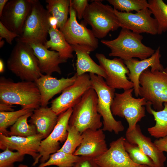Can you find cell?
Returning <instances> with one entry per match:
<instances>
[{"label": "cell", "mask_w": 167, "mask_h": 167, "mask_svg": "<svg viewBox=\"0 0 167 167\" xmlns=\"http://www.w3.org/2000/svg\"><path fill=\"white\" fill-rule=\"evenodd\" d=\"M134 88L124 91L121 93H115L111 106L113 115L125 118L128 124L127 131L134 129L137 123L145 116V98H135L133 96Z\"/></svg>", "instance_id": "cell-9"}, {"label": "cell", "mask_w": 167, "mask_h": 167, "mask_svg": "<svg viewBox=\"0 0 167 167\" xmlns=\"http://www.w3.org/2000/svg\"><path fill=\"white\" fill-rule=\"evenodd\" d=\"M70 17L60 30L66 41L71 45H79L88 47L92 51L98 46V41L92 30L83 24H79L76 19V12L70 5Z\"/></svg>", "instance_id": "cell-11"}, {"label": "cell", "mask_w": 167, "mask_h": 167, "mask_svg": "<svg viewBox=\"0 0 167 167\" xmlns=\"http://www.w3.org/2000/svg\"><path fill=\"white\" fill-rule=\"evenodd\" d=\"M143 36L122 28L118 37L111 40H102L101 42L110 50L109 55L126 61L133 58L143 60L151 56L155 50L142 42Z\"/></svg>", "instance_id": "cell-2"}, {"label": "cell", "mask_w": 167, "mask_h": 167, "mask_svg": "<svg viewBox=\"0 0 167 167\" xmlns=\"http://www.w3.org/2000/svg\"><path fill=\"white\" fill-rule=\"evenodd\" d=\"M160 49L159 47L154 53L148 58L140 60L136 58H133L124 61L130 73L127 75L128 78L134 84V92L136 97L139 96V79L141 73L148 68H150L152 71H162L165 69L160 62L161 54Z\"/></svg>", "instance_id": "cell-18"}, {"label": "cell", "mask_w": 167, "mask_h": 167, "mask_svg": "<svg viewBox=\"0 0 167 167\" xmlns=\"http://www.w3.org/2000/svg\"><path fill=\"white\" fill-rule=\"evenodd\" d=\"M51 15L38 0H33L31 12L27 17L21 35L16 41L44 45L51 28L49 19Z\"/></svg>", "instance_id": "cell-5"}, {"label": "cell", "mask_w": 167, "mask_h": 167, "mask_svg": "<svg viewBox=\"0 0 167 167\" xmlns=\"http://www.w3.org/2000/svg\"><path fill=\"white\" fill-rule=\"evenodd\" d=\"M91 88L89 75L86 73L77 76L72 85L65 89L59 96L52 100L50 108L59 115L68 109L73 108L85 92Z\"/></svg>", "instance_id": "cell-14"}, {"label": "cell", "mask_w": 167, "mask_h": 167, "mask_svg": "<svg viewBox=\"0 0 167 167\" xmlns=\"http://www.w3.org/2000/svg\"><path fill=\"white\" fill-rule=\"evenodd\" d=\"M0 101L22 108L35 109L41 106V95L34 82H15L3 76L0 78Z\"/></svg>", "instance_id": "cell-1"}, {"label": "cell", "mask_w": 167, "mask_h": 167, "mask_svg": "<svg viewBox=\"0 0 167 167\" xmlns=\"http://www.w3.org/2000/svg\"><path fill=\"white\" fill-rule=\"evenodd\" d=\"M49 34L50 39L44 45L45 47L47 49L50 48L51 50L56 51L60 57L66 61L68 59L73 57L72 46L66 41L58 28L51 27Z\"/></svg>", "instance_id": "cell-25"}, {"label": "cell", "mask_w": 167, "mask_h": 167, "mask_svg": "<svg viewBox=\"0 0 167 167\" xmlns=\"http://www.w3.org/2000/svg\"><path fill=\"white\" fill-rule=\"evenodd\" d=\"M95 56L105 73V81L109 87L124 91L134 88V84L126 76L130 72L123 60L116 58L110 59L101 53H97Z\"/></svg>", "instance_id": "cell-10"}, {"label": "cell", "mask_w": 167, "mask_h": 167, "mask_svg": "<svg viewBox=\"0 0 167 167\" xmlns=\"http://www.w3.org/2000/svg\"><path fill=\"white\" fill-rule=\"evenodd\" d=\"M150 103L147 101L146 109L149 113L152 115L155 121V125L148 128L150 135L159 139L167 136V102L164 103V108L157 111L152 108Z\"/></svg>", "instance_id": "cell-26"}, {"label": "cell", "mask_w": 167, "mask_h": 167, "mask_svg": "<svg viewBox=\"0 0 167 167\" xmlns=\"http://www.w3.org/2000/svg\"><path fill=\"white\" fill-rule=\"evenodd\" d=\"M34 109L22 108L10 112H0V133L8 136L7 129L12 126L21 117L33 111Z\"/></svg>", "instance_id": "cell-31"}, {"label": "cell", "mask_w": 167, "mask_h": 167, "mask_svg": "<svg viewBox=\"0 0 167 167\" xmlns=\"http://www.w3.org/2000/svg\"><path fill=\"white\" fill-rule=\"evenodd\" d=\"M49 21L51 27L58 28L57 21L54 17L51 15L49 18Z\"/></svg>", "instance_id": "cell-41"}, {"label": "cell", "mask_w": 167, "mask_h": 167, "mask_svg": "<svg viewBox=\"0 0 167 167\" xmlns=\"http://www.w3.org/2000/svg\"><path fill=\"white\" fill-rule=\"evenodd\" d=\"M89 75L92 87L98 97L97 108L103 119L102 129L104 131L113 132L118 134L124 130V127L121 121L115 119L111 110L115 89L109 87L103 77L92 73Z\"/></svg>", "instance_id": "cell-7"}, {"label": "cell", "mask_w": 167, "mask_h": 167, "mask_svg": "<svg viewBox=\"0 0 167 167\" xmlns=\"http://www.w3.org/2000/svg\"><path fill=\"white\" fill-rule=\"evenodd\" d=\"M33 111L19 118L11 126L10 130L8 131V136L28 137L37 134L35 126L30 124H29L28 122V119L30 117Z\"/></svg>", "instance_id": "cell-29"}, {"label": "cell", "mask_w": 167, "mask_h": 167, "mask_svg": "<svg viewBox=\"0 0 167 167\" xmlns=\"http://www.w3.org/2000/svg\"><path fill=\"white\" fill-rule=\"evenodd\" d=\"M113 8L119 11L127 13L133 11L137 12L148 8L149 4L146 0H108Z\"/></svg>", "instance_id": "cell-32"}, {"label": "cell", "mask_w": 167, "mask_h": 167, "mask_svg": "<svg viewBox=\"0 0 167 167\" xmlns=\"http://www.w3.org/2000/svg\"><path fill=\"white\" fill-rule=\"evenodd\" d=\"M43 139V136L39 133L28 137L6 136L0 133V148L4 150L8 148L24 155H30L34 160L32 165L34 166L38 162V151Z\"/></svg>", "instance_id": "cell-17"}, {"label": "cell", "mask_w": 167, "mask_h": 167, "mask_svg": "<svg viewBox=\"0 0 167 167\" xmlns=\"http://www.w3.org/2000/svg\"><path fill=\"white\" fill-rule=\"evenodd\" d=\"M73 111L70 108L59 115L56 125L50 134L42 140L38 151V160L41 163L46 161L51 154L61 148L60 143L65 141L68 135L69 121Z\"/></svg>", "instance_id": "cell-13"}, {"label": "cell", "mask_w": 167, "mask_h": 167, "mask_svg": "<svg viewBox=\"0 0 167 167\" xmlns=\"http://www.w3.org/2000/svg\"><path fill=\"white\" fill-rule=\"evenodd\" d=\"M77 77L75 74L70 78L58 79L50 75L42 74L34 82L40 92L41 106H47L49 101L54 96L72 85Z\"/></svg>", "instance_id": "cell-20"}, {"label": "cell", "mask_w": 167, "mask_h": 167, "mask_svg": "<svg viewBox=\"0 0 167 167\" xmlns=\"http://www.w3.org/2000/svg\"><path fill=\"white\" fill-rule=\"evenodd\" d=\"M58 116L50 107L41 106L34 110L29 122L35 126L37 133L42 135L44 139L53 130L57 123Z\"/></svg>", "instance_id": "cell-23"}, {"label": "cell", "mask_w": 167, "mask_h": 167, "mask_svg": "<svg viewBox=\"0 0 167 167\" xmlns=\"http://www.w3.org/2000/svg\"><path fill=\"white\" fill-rule=\"evenodd\" d=\"M19 36V35L9 30L0 21V41L4 38L8 44L11 45L14 39Z\"/></svg>", "instance_id": "cell-37"}, {"label": "cell", "mask_w": 167, "mask_h": 167, "mask_svg": "<svg viewBox=\"0 0 167 167\" xmlns=\"http://www.w3.org/2000/svg\"><path fill=\"white\" fill-rule=\"evenodd\" d=\"M83 19L91 26L97 39L104 38L109 32L120 28L113 8L101 1L95 0L88 4Z\"/></svg>", "instance_id": "cell-8"}, {"label": "cell", "mask_w": 167, "mask_h": 167, "mask_svg": "<svg viewBox=\"0 0 167 167\" xmlns=\"http://www.w3.org/2000/svg\"><path fill=\"white\" fill-rule=\"evenodd\" d=\"M125 139L122 136L112 141L105 153L93 158L98 167H148L137 164L131 160L125 148Z\"/></svg>", "instance_id": "cell-16"}, {"label": "cell", "mask_w": 167, "mask_h": 167, "mask_svg": "<svg viewBox=\"0 0 167 167\" xmlns=\"http://www.w3.org/2000/svg\"><path fill=\"white\" fill-rule=\"evenodd\" d=\"M5 43L4 41L3 40H1L0 41V47L2 48L4 45Z\"/></svg>", "instance_id": "cell-44"}, {"label": "cell", "mask_w": 167, "mask_h": 167, "mask_svg": "<svg viewBox=\"0 0 167 167\" xmlns=\"http://www.w3.org/2000/svg\"><path fill=\"white\" fill-rule=\"evenodd\" d=\"M5 71V66L4 62L2 60L0 59V72L1 73H3Z\"/></svg>", "instance_id": "cell-43"}, {"label": "cell", "mask_w": 167, "mask_h": 167, "mask_svg": "<svg viewBox=\"0 0 167 167\" xmlns=\"http://www.w3.org/2000/svg\"><path fill=\"white\" fill-rule=\"evenodd\" d=\"M8 0H0V17L1 16L4 8Z\"/></svg>", "instance_id": "cell-42"}, {"label": "cell", "mask_w": 167, "mask_h": 167, "mask_svg": "<svg viewBox=\"0 0 167 167\" xmlns=\"http://www.w3.org/2000/svg\"><path fill=\"white\" fill-rule=\"evenodd\" d=\"M97 101L96 92L92 88H90L73 108L69 125L75 127L81 134L88 129H101L103 123L97 110Z\"/></svg>", "instance_id": "cell-4"}, {"label": "cell", "mask_w": 167, "mask_h": 167, "mask_svg": "<svg viewBox=\"0 0 167 167\" xmlns=\"http://www.w3.org/2000/svg\"><path fill=\"white\" fill-rule=\"evenodd\" d=\"M80 157V156H75L73 154L57 151L51 154L46 161L41 163L38 167L51 165H56L58 167H73Z\"/></svg>", "instance_id": "cell-30"}, {"label": "cell", "mask_w": 167, "mask_h": 167, "mask_svg": "<svg viewBox=\"0 0 167 167\" xmlns=\"http://www.w3.org/2000/svg\"><path fill=\"white\" fill-rule=\"evenodd\" d=\"M148 8L156 19L157 34L167 31V4L162 0H149Z\"/></svg>", "instance_id": "cell-28"}, {"label": "cell", "mask_w": 167, "mask_h": 167, "mask_svg": "<svg viewBox=\"0 0 167 167\" xmlns=\"http://www.w3.org/2000/svg\"><path fill=\"white\" fill-rule=\"evenodd\" d=\"M82 134V142L73 153L74 155L94 158L102 155L108 149L102 129H88Z\"/></svg>", "instance_id": "cell-19"}, {"label": "cell", "mask_w": 167, "mask_h": 167, "mask_svg": "<svg viewBox=\"0 0 167 167\" xmlns=\"http://www.w3.org/2000/svg\"><path fill=\"white\" fill-rule=\"evenodd\" d=\"M71 45L77 55L75 74L77 76L88 72L106 78V75L104 70L90 57L89 53L92 52L90 49L79 45Z\"/></svg>", "instance_id": "cell-24"}, {"label": "cell", "mask_w": 167, "mask_h": 167, "mask_svg": "<svg viewBox=\"0 0 167 167\" xmlns=\"http://www.w3.org/2000/svg\"><path fill=\"white\" fill-rule=\"evenodd\" d=\"M114 12L118 25L122 28L126 29L139 34H157L156 21L152 16V13L148 8L135 13L120 12L115 9Z\"/></svg>", "instance_id": "cell-12"}, {"label": "cell", "mask_w": 167, "mask_h": 167, "mask_svg": "<svg viewBox=\"0 0 167 167\" xmlns=\"http://www.w3.org/2000/svg\"><path fill=\"white\" fill-rule=\"evenodd\" d=\"M139 96L150 103L153 109L159 111L167 102V67L162 71H144L139 79Z\"/></svg>", "instance_id": "cell-6"}, {"label": "cell", "mask_w": 167, "mask_h": 167, "mask_svg": "<svg viewBox=\"0 0 167 167\" xmlns=\"http://www.w3.org/2000/svg\"><path fill=\"white\" fill-rule=\"evenodd\" d=\"M67 138L63 145L58 151L73 154L81 143L83 139L82 134L75 127L69 125Z\"/></svg>", "instance_id": "cell-34"}, {"label": "cell", "mask_w": 167, "mask_h": 167, "mask_svg": "<svg viewBox=\"0 0 167 167\" xmlns=\"http://www.w3.org/2000/svg\"><path fill=\"white\" fill-rule=\"evenodd\" d=\"M46 9L57 21L59 30L63 27L68 19L71 5L70 0H46Z\"/></svg>", "instance_id": "cell-27"}, {"label": "cell", "mask_w": 167, "mask_h": 167, "mask_svg": "<svg viewBox=\"0 0 167 167\" xmlns=\"http://www.w3.org/2000/svg\"><path fill=\"white\" fill-rule=\"evenodd\" d=\"M8 69L22 81L35 82L43 74L32 49L28 43L17 41L7 61Z\"/></svg>", "instance_id": "cell-3"}, {"label": "cell", "mask_w": 167, "mask_h": 167, "mask_svg": "<svg viewBox=\"0 0 167 167\" xmlns=\"http://www.w3.org/2000/svg\"><path fill=\"white\" fill-rule=\"evenodd\" d=\"M124 146L129 157L135 163L148 167H156L152 160L137 145L130 143L125 139Z\"/></svg>", "instance_id": "cell-33"}, {"label": "cell", "mask_w": 167, "mask_h": 167, "mask_svg": "<svg viewBox=\"0 0 167 167\" xmlns=\"http://www.w3.org/2000/svg\"><path fill=\"white\" fill-rule=\"evenodd\" d=\"M154 143L160 150L167 152V136L156 139Z\"/></svg>", "instance_id": "cell-39"}, {"label": "cell", "mask_w": 167, "mask_h": 167, "mask_svg": "<svg viewBox=\"0 0 167 167\" xmlns=\"http://www.w3.org/2000/svg\"><path fill=\"white\" fill-rule=\"evenodd\" d=\"M28 44L37 59L39 66L42 73L50 75L54 72L61 74L59 65L66 61L60 57L58 52L49 50L41 44L32 43Z\"/></svg>", "instance_id": "cell-22"}, {"label": "cell", "mask_w": 167, "mask_h": 167, "mask_svg": "<svg viewBox=\"0 0 167 167\" xmlns=\"http://www.w3.org/2000/svg\"><path fill=\"white\" fill-rule=\"evenodd\" d=\"M33 0H11L6 5L0 21L7 29L20 36L32 9Z\"/></svg>", "instance_id": "cell-15"}, {"label": "cell", "mask_w": 167, "mask_h": 167, "mask_svg": "<svg viewBox=\"0 0 167 167\" xmlns=\"http://www.w3.org/2000/svg\"><path fill=\"white\" fill-rule=\"evenodd\" d=\"M12 105L3 102H0V112H10L14 111Z\"/></svg>", "instance_id": "cell-40"}, {"label": "cell", "mask_w": 167, "mask_h": 167, "mask_svg": "<svg viewBox=\"0 0 167 167\" xmlns=\"http://www.w3.org/2000/svg\"><path fill=\"white\" fill-rule=\"evenodd\" d=\"M73 167H98L93 158L80 156L79 161Z\"/></svg>", "instance_id": "cell-38"}, {"label": "cell", "mask_w": 167, "mask_h": 167, "mask_svg": "<svg viewBox=\"0 0 167 167\" xmlns=\"http://www.w3.org/2000/svg\"><path fill=\"white\" fill-rule=\"evenodd\" d=\"M88 4L87 0H71V6L76 11V16L79 20L83 18Z\"/></svg>", "instance_id": "cell-36"}, {"label": "cell", "mask_w": 167, "mask_h": 167, "mask_svg": "<svg viewBox=\"0 0 167 167\" xmlns=\"http://www.w3.org/2000/svg\"><path fill=\"white\" fill-rule=\"evenodd\" d=\"M0 153V167H14L15 162L22 161L25 155L8 148Z\"/></svg>", "instance_id": "cell-35"}, {"label": "cell", "mask_w": 167, "mask_h": 167, "mask_svg": "<svg viewBox=\"0 0 167 167\" xmlns=\"http://www.w3.org/2000/svg\"><path fill=\"white\" fill-rule=\"evenodd\" d=\"M126 139L131 143L137 145L153 162L156 167H165L166 157L151 139L142 133L139 125L137 124L131 131H126Z\"/></svg>", "instance_id": "cell-21"}]
</instances>
